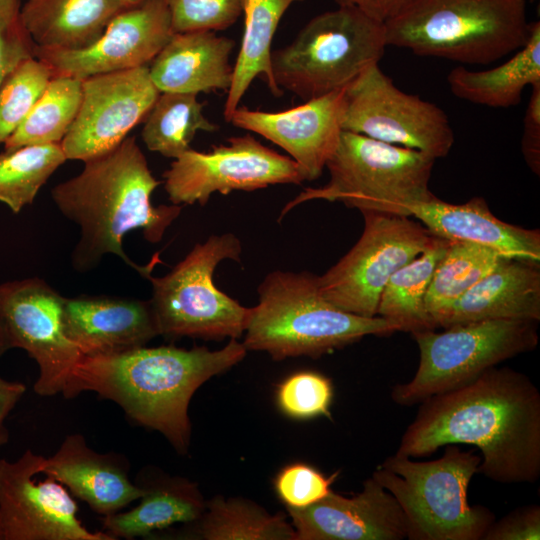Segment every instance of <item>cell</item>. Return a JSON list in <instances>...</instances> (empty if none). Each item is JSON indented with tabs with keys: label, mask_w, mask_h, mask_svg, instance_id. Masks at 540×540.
<instances>
[{
	"label": "cell",
	"mask_w": 540,
	"mask_h": 540,
	"mask_svg": "<svg viewBox=\"0 0 540 540\" xmlns=\"http://www.w3.org/2000/svg\"><path fill=\"white\" fill-rule=\"evenodd\" d=\"M448 444L481 452L477 473L502 484L540 477V393L510 367H491L475 380L420 403L396 454L426 457Z\"/></svg>",
	"instance_id": "cell-1"
},
{
	"label": "cell",
	"mask_w": 540,
	"mask_h": 540,
	"mask_svg": "<svg viewBox=\"0 0 540 540\" xmlns=\"http://www.w3.org/2000/svg\"><path fill=\"white\" fill-rule=\"evenodd\" d=\"M247 350L237 339L219 350L175 346L138 347L108 355L82 356L62 394L92 391L118 404L133 422L160 432L181 455L188 452L193 394L207 380L239 363Z\"/></svg>",
	"instance_id": "cell-2"
},
{
	"label": "cell",
	"mask_w": 540,
	"mask_h": 540,
	"mask_svg": "<svg viewBox=\"0 0 540 540\" xmlns=\"http://www.w3.org/2000/svg\"><path fill=\"white\" fill-rule=\"evenodd\" d=\"M84 163L78 175L51 190L57 209L80 227L71 256L73 268L90 271L105 255L113 254L147 278L155 261L136 264L124 251L123 239L141 229L147 241H161L182 207L153 205L152 193L161 182L153 176L135 137H126L111 151Z\"/></svg>",
	"instance_id": "cell-3"
},
{
	"label": "cell",
	"mask_w": 540,
	"mask_h": 540,
	"mask_svg": "<svg viewBox=\"0 0 540 540\" xmlns=\"http://www.w3.org/2000/svg\"><path fill=\"white\" fill-rule=\"evenodd\" d=\"M259 300L250 308L243 345L274 360L320 357L365 336L398 331L386 319L364 317L340 309L321 294L317 276L275 270L258 287Z\"/></svg>",
	"instance_id": "cell-4"
},
{
	"label": "cell",
	"mask_w": 540,
	"mask_h": 540,
	"mask_svg": "<svg viewBox=\"0 0 540 540\" xmlns=\"http://www.w3.org/2000/svg\"><path fill=\"white\" fill-rule=\"evenodd\" d=\"M387 46L487 65L527 41L526 0H404L383 22Z\"/></svg>",
	"instance_id": "cell-5"
},
{
	"label": "cell",
	"mask_w": 540,
	"mask_h": 540,
	"mask_svg": "<svg viewBox=\"0 0 540 540\" xmlns=\"http://www.w3.org/2000/svg\"><path fill=\"white\" fill-rule=\"evenodd\" d=\"M481 456L475 449L445 445L435 460L415 461L394 454L376 467L372 477L401 507L409 540H482L495 520L483 505H471L468 487Z\"/></svg>",
	"instance_id": "cell-6"
},
{
	"label": "cell",
	"mask_w": 540,
	"mask_h": 540,
	"mask_svg": "<svg viewBox=\"0 0 540 540\" xmlns=\"http://www.w3.org/2000/svg\"><path fill=\"white\" fill-rule=\"evenodd\" d=\"M435 159L417 150L342 130L326 163L329 181L306 188L283 208L312 200L341 202L363 212L410 217V208L434 194L429 189Z\"/></svg>",
	"instance_id": "cell-7"
},
{
	"label": "cell",
	"mask_w": 540,
	"mask_h": 540,
	"mask_svg": "<svg viewBox=\"0 0 540 540\" xmlns=\"http://www.w3.org/2000/svg\"><path fill=\"white\" fill-rule=\"evenodd\" d=\"M387 47L384 23L337 6L310 19L288 45L271 52L276 85L304 101L346 88L378 64Z\"/></svg>",
	"instance_id": "cell-8"
},
{
	"label": "cell",
	"mask_w": 540,
	"mask_h": 540,
	"mask_svg": "<svg viewBox=\"0 0 540 540\" xmlns=\"http://www.w3.org/2000/svg\"><path fill=\"white\" fill-rule=\"evenodd\" d=\"M241 252L240 239L233 233L212 235L196 244L166 275L147 277L159 335L223 340L244 334L250 308L214 283L218 264L226 259L240 261Z\"/></svg>",
	"instance_id": "cell-9"
},
{
	"label": "cell",
	"mask_w": 540,
	"mask_h": 540,
	"mask_svg": "<svg viewBox=\"0 0 540 540\" xmlns=\"http://www.w3.org/2000/svg\"><path fill=\"white\" fill-rule=\"evenodd\" d=\"M443 329L412 334L420 352L419 366L410 381L392 387L394 403L409 407L464 386L538 344L536 322L532 321L485 320Z\"/></svg>",
	"instance_id": "cell-10"
},
{
	"label": "cell",
	"mask_w": 540,
	"mask_h": 540,
	"mask_svg": "<svg viewBox=\"0 0 540 540\" xmlns=\"http://www.w3.org/2000/svg\"><path fill=\"white\" fill-rule=\"evenodd\" d=\"M364 229L355 245L323 275L318 287L340 309L374 317L389 278L437 238L407 216L363 212Z\"/></svg>",
	"instance_id": "cell-11"
},
{
	"label": "cell",
	"mask_w": 540,
	"mask_h": 540,
	"mask_svg": "<svg viewBox=\"0 0 540 540\" xmlns=\"http://www.w3.org/2000/svg\"><path fill=\"white\" fill-rule=\"evenodd\" d=\"M342 130L417 150L435 160L446 157L455 141L447 114L399 89L379 63L345 88Z\"/></svg>",
	"instance_id": "cell-12"
},
{
	"label": "cell",
	"mask_w": 540,
	"mask_h": 540,
	"mask_svg": "<svg viewBox=\"0 0 540 540\" xmlns=\"http://www.w3.org/2000/svg\"><path fill=\"white\" fill-rule=\"evenodd\" d=\"M164 188L175 205L204 206L213 193L254 191L277 184H301L297 163L250 134L228 139L208 152L192 148L163 173Z\"/></svg>",
	"instance_id": "cell-13"
},
{
	"label": "cell",
	"mask_w": 540,
	"mask_h": 540,
	"mask_svg": "<svg viewBox=\"0 0 540 540\" xmlns=\"http://www.w3.org/2000/svg\"><path fill=\"white\" fill-rule=\"evenodd\" d=\"M63 299L39 278L0 285V322L11 348H21L39 367L34 391L62 393L68 376L83 356L63 329Z\"/></svg>",
	"instance_id": "cell-14"
},
{
	"label": "cell",
	"mask_w": 540,
	"mask_h": 540,
	"mask_svg": "<svg viewBox=\"0 0 540 540\" xmlns=\"http://www.w3.org/2000/svg\"><path fill=\"white\" fill-rule=\"evenodd\" d=\"M45 457L27 449L16 461L0 459V519L4 540H114L89 531L65 486L37 481Z\"/></svg>",
	"instance_id": "cell-15"
},
{
	"label": "cell",
	"mask_w": 540,
	"mask_h": 540,
	"mask_svg": "<svg viewBox=\"0 0 540 540\" xmlns=\"http://www.w3.org/2000/svg\"><path fill=\"white\" fill-rule=\"evenodd\" d=\"M160 93L148 65L83 79L80 107L61 141L66 158L86 162L117 147Z\"/></svg>",
	"instance_id": "cell-16"
},
{
	"label": "cell",
	"mask_w": 540,
	"mask_h": 540,
	"mask_svg": "<svg viewBox=\"0 0 540 540\" xmlns=\"http://www.w3.org/2000/svg\"><path fill=\"white\" fill-rule=\"evenodd\" d=\"M174 34L165 0H145L120 11L93 44L75 50L34 46V56L54 76L83 80L146 66Z\"/></svg>",
	"instance_id": "cell-17"
},
{
	"label": "cell",
	"mask_w": 540,
	"mask_h": 540,
	"mask_svg": "<svg viewBox=\"0 0 540 540\" xmlns=\"http://www.w3.org/2000/svg\"><path fill=\"white\" fill-rule=\"evenodd\" d=\"M345 88L278 112L237 107L233 126L254 132L285 150L305 181L318 179L342 132Z\"/></svg>",
	"instance_id": "cell-18"
},
{
	"label": "cell",
	"mask_w": 540,
	"mask_h": 540,
	"mask_svg": "<svg viewBox=\"0 0 540 540\" xmlns=\"http://www.w3.org/2000/svg\"><path fill=\"white\" fill-rule=\"evenodd\" d=\"M296 540L407 539L404 513L394 496L372 476L361 492L345 497L333 490L305 508H286Z\"/></svg>",
	"instance_id": "cell-19"
},
{
	"label": "cell",
	"mask_w": 540,
	"mask_h": 540,
	"mask_svg": "<svg viewBox=\"0 0 540 540\" xmlns=\"http://www.w3.org/2000/svg\"><path fill=\"white\" fill-rule=\"evenodd\" d=\"M62 321L66 336L83 356L124 352L159 336L150 300L105 295L64 297Z\"/></svg>",
	"instance_id": "cell-20"
},
{
	"label": "cell",
	"mask_w": 540,
	"mask_h": 540,
	"mask_svg": "<svg viewBox=\"0 0 540 540\" xmlns=\"http://www.w3.org/2000/svg\"><path fill=\"white\" fill-rule=\"evenodd\" d=\"M41 474L67 487L103 517L121 511L144 493L129 479L123 457L97 453L81 434L68 435L58 450L45 458Z\"/></svg>",
	"instance_id": "cell-21"
},
{
	"label": "cell",
	"mask_w": 540,
	"mask_h": 540,
	"mask_svg": "<svg viewBox=\"0 0 540 540\" xmlns=\"http://www.w3.org/2000/svg\"><path fill=\"white\" fill-rule=\"evenodd\" d=\"M485 320H540L539 262L503 257L437 319L436 328Z\"/></svg>",
	"instance_id": "cell-22"
},
{
	"label": "cell",
	"mask_w": 540,
	"mask_h": 540,
	"mask_svg": "<svg viewBox=\"0 0 540 540\" xmlns=\"http://www.w3.org/2000/svg\"><path fill=\"white\" fill-rule=\"evenodd\" d=\"M433 235L492 248L509 257L540 262V231L498 219L482 197L466 203H447L435 195L410 208Z\"/></svg>",
	"instance_id": "cell-23"
},
{
	"label": "cell",
	"mask_w": 540,
	"mask_h": 540,
	"mask_svg": "<svg viewBox=\"0 0 540 540\" xmlns=\"http://www.w3.org/2000/svg\"><path fill=\"white\" fill-rule=\"evenodd\" d=\"M235 41L215 31L175 33L150 62L149 75L160 92L228 91Z\"/></svg>",
	"instance_id": "cell-24"
},
{
	"label": "cell",
	"mask_w": 540,
	"mask_h": 540,
	"mask_svg": "<svg viewBox=\"0 0 540 540\" xmlns=\"http://www.w3.org/2000/svg\"><path fill=\"white\" fill-rule=\"evenodd\" d=\"M124 8L122 0H26L20 16L35 46L75 50L98 40Z\"/></svg>",
	"instance_id": "cell-25"
},
{
	"label": "cell",
	"mask_w": 540,
	"mask_h": 540,
	"mask_svg": "<svg viewBox=\"0 0 540 540\" xmlns=\"http://www.w3.org/2000/svg\"><path fill=\"white\" fill-rule=\"evenodd\" d=\"M451 93L467 102L491 108L518 105L527 86L540 83V22H531L526 43L510 59L486 70L457 66L447 75Z\"/></svg>",
	"instance_id": "cell-26"
},
{
	"label": "cell",
	"mask_w": 540,
	"mask_h": 540,
	"mask_svg": "<svg viewBox=\"0 0 540 540\" xmlns=\"http://www.w3.org/2000/svg\"><path fill=\"white\" fill-rule=\"evenodd\" d=\"M139 486L144 493L138 506L102 519L103 531L114 540L145 537L176 523L194 522L205 511L197 485L187 479L165 477Z\"/></svg>",
	"instance_id": "cell-27"
},
{
	"label": "cell",
	"mask_w": 540,
	"mask_h": 540,
	"mask_svg": "<svg viewBox=\"0 0 540 540\" xmlns=\"http://www.w3.org/2000/svg\"><path fill=\"white\" fill-rule=\"evenodd\" d=\"M301 1L304 0H242L244 30L224 106L223 115L227 122L258 76H263L274 96H282L283 90L273 77L271 44L283 15L292 4Z\"/></svg>",
	"instance_id": "cell-28"
},
{
	"label": "cell",
	"mask_w": 540,
	"mask_h": 540,
	"mask_svg": "<svg viewBox=\"0 0 540 540\" xmlns=\"http://www.w3.org/2000/svg\"><path fill=\"white\" fill-rule=\"evenodd\" d=\"M449 240L441 237L420 255L399 268L386 283L376 316L411 334L435 330L425 308V297L437 262Z\"/></svg>",
	"instance_id": "cell-29"
},
{
	"label": "cell",
	"mask_w": 540,
	"mask_h": 540,
	"mask_svg": "<svg viewBox=\"0 0 540 540\" xmlns=\"http://www.w3.org/2000/svg\"><path fill=\"white\" fill-rule=\"evenodd\" d=\"M505 255L479 244L450 241L436 264L425 297L426 312L437 319L463 294L491 272Z\"/></svg>",
	"instance_id": "cell-30"
},
{
	"label": "cell",
	"mask_w": 540,
	"mask_h": 540,
	"mask_svg": "<svg viewBox=\"0 0 540 540\" xmlns=\"http://www.w3.org/2000/svg\"><path fill=\"white\" fill-rule=\"evenodd\" d=\"M198 94L161 92L145 118L142 140L148 150L176 159L190 149L198 131L215 132L218 126L203 113Z\"/></svg>",
	"instance_id": "cell-31"
},
{
	"label": "cell",
	"mask_w": 540,
	"mask_h": 540,
	"mask_svg": "<svg viewBox=\"0 0 540 540\" xmlns=\"http://www.w3.org/2000/svg\"><path fill=\"white\" fill-rule=\"evenodd\" d=\"M196 537L205 540H296L291 523L242 498L216 496L207 504Z\"/></svg>",
	"instance_id": "cell-32"
},
{
	"label": "cell",
	"mask_w": 540,
	"mask_h": 540,
	"mask_svg": "<svg viewBox=\"0 0 540 540\" xmlns=\"http://www.w3.org/2000/svg\"><path fill=\"white\" fill-rule=\"evenodd\" d=\"M82 97V80L54 76L35 106L3 143L4 149L61 143L71 127Z\"/></svg>",
	"instance_id": "cell-33"
},
{
	"label": "cell",
	"mask_w": 540,
	"mask_h": 540,
	"mask_svg": "<svg viewBox=\"0 0 540 540\" xmlns=\"http://www.w3.org/2000/svg\"><path fill=\"white\" fill-rule=\"evenodd\" d=\"M66 160L61 143L4 149L0 153V202L19 213L33 203L40 188Z\"/></svg>",
	"instance_id": "cell-34"
},
{
	"label": "cell",
	"mask_w": 540,
	"mask_h": 540,
	"mask_svg": "<svg viewBox=\"0 0 540 540\" xmlns=\"http://www.w3.org/2000/svg\"><path fill=\"white\" fill-rule=\"evenodd\" d=\"M53 77L51 68L35 56L6 77L0 87V144L23 122Z\"/></svg>",
	"instance_id": "cell-35"
},
{
	"label": "cell",
	"mask_w": 540,
	"mask_h": 540,
	"mask_svg": "<svg viewBox=\"0 0 540 540\" xmlns=\"http://www.w3.org/2000/svg\"><path fill=\"white\" fill-rule=\"evenodd\" d=\"M332 398L331 380L313 371H301L289 376L276 391L279 409L288 417L299 420L330 417Z\"/></svg>",
	"instance_id": "cell-36"
},
{
	"label": "cell",
	"mask_w": 540,
	"mask_h": 540,
	"mask_svg": "<svg viewBox=\"0 0 540 540\" xmlns=\"http://www.w3.org/2000/svg\"><path fill=\"white\" fill-rule=\"evenodd\" d=\"M175 33L219 31L242 15V0H165Z\"/></svg>",
	"instance_id": "cell-37"
},
{
	"label": "cell",
	"mask_w": 540,
	"mask_h": 540,
	"mask_svg": "<svg viewBox=\"0 0 540 540\" xmlns=\"http://www.w3.org/2000/svg\"><path fill=\"white\" fill-rule=\"evenodd\" d=\"M338 472L326 477L305 463H292L279 471L274 488L286 508H305L315 504L331 491Z\"/></svg>",
	"instance_id": "cell-38"
},
{
	"label": "cell",
	"mask_w": 540,
	"mask_h": 540,
	"mask_svg": "<svg viewBox=\"0 0 540 540\" xmlns=\"http://www.w3.org/2000/svg\"><path fill=\"white\" fill-rule=\"evenodd\" d=\"M21 0H0V87L24 60L34 56V43L23 26Z\"/></svg>",
	"instance_id": "cell-39"
},
{
	"label": "cell",
	"mask_w": 540,
	"mask_h": 540,
	"mask_svg": "<svg viewBox=\"0 0 540 540\" xmlns=\"http://www.w3.org/2000/svg\"><path fill=\"white\" fill-rule=\"evenodd\" d=\"M540 506L519 507L501 519H496L484 533L482 540H539Z\"/></svg>",
	"instance_id": "cell-40"
},
{
	"label": "cell",
	"mask_w": 540,
	"mask_h": 540,
	"mask_svg": "<svg viewBox=\"0 0 540 540\" xmlns=\"http://www.w3.org/2000/svg\"><path fill=\"white\" fill-rule=\"evenodd\" d=\"M524 115L521 150L531 171L540 174V83L531 86Z\"/></svg>",
	"instance_id": "cell-41"
},
{
	"label": "cell",
	"mask_w": 540,
	"mask_h": 540,
	"mask_svg": "<svg viewBox=\"0 0 540 540\" xmlns=\"http://www.w3.org/2000/svg\"><path fill=\"white\" fill-rule=\"evenodd\" d=\"M26 387L21 382L7 381L0 377V446L8 441L5 420L25 393Z\"/></svg>",
	"instance_id": "cell-42"
},
{
	"label": "cell",
	"mask_w": 540,
	"mask_h": 540,
	"mask_svg": "<svg viewBox=\"0 0 540 540\" xmlns=\"http://www.w3.org/2000/svg\"><path fill=\"white\" fill-rule=\"evenodd\" d=\"M404 0H334L337 6L354 7L384 22Z\"/></svg>",
	"instance_id": "cell-43"
},
{
	"label": "cell",
	"mask_w": 540,
	"mask_h": 540,
	"mask_svg": "<svg viewBox=\"0 0 540 540\" xmlns=\"http://www.w3.org/2000/svg\"><path fill=\"white\" fill-rule=\"evenodd\" d=\"M9 349H11L10 343L0 322V357Z\"/></svg>",
	"instance_id": "cell-44"
},
{
	"label": "cell",
	"mask_w": 540,
	"mask_h": 540,
	"mask_svg": "<svg viewBox=\"0 0 540 540\" xmlns=\"http://www.w3.org/2000/svg\"><path fill=\"white\" fill-rule=\"evenodd\" d=\"M145 0H122V3L125 8L132 7L134 5H137Z\"/></svg>",
	"instance_id": "cell-45"
},
{
	"label": "cell",
	"mask_w": 540,
	"mask_h": 540,
	"mask_svg": "<svg viewBox=\"0 0 540 540\" xmlns=\"http://www.w3.org/2000/svg\"><path fill=\"white\" fill-rule=\"evenodd\" d=\"M0 540H4V531H3L1 519H0Z\"/></svg>",
	"instance_id": "cell-46"
}]
</instances>
